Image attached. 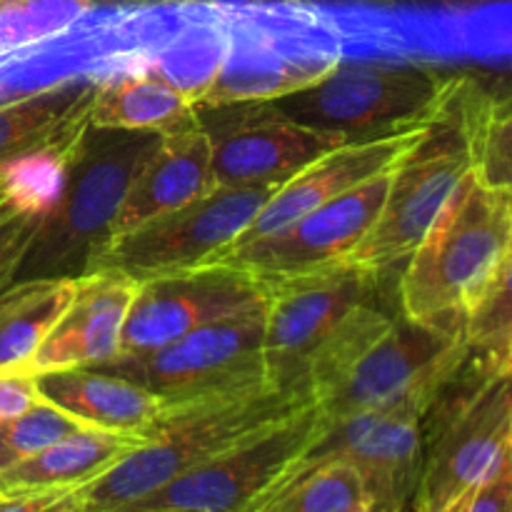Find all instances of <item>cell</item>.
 <instances>
[{
  "instance_id": "cell-1",
  "label": "cell",
  "mask_w": 512,
  "mask_h": 512,
  "mask_svg": "<svg viewBox=\"0 0 512 512\" xmlns=\"http://www.w3.org/2000/svg\"><path fill=\"white\" fill-rule=\"evenodd\" d=\"M512 263V193L465 175L400 275V313L463 323V313Z\"/></svg>"
},
{
  "instance_id": "cell-2",
  "label": "cell",
  "mask_w": 512,
  "mask_h": 512,
  "mask_svg": "<svg viewBox=\"0 0 512 512\" xmlns=\"http://www.w3.org/2000/svg\"><path fill=\"white\" fill-rule=\"evenodd\" d=\"M148 130L88 123L65 170L63 190L45 213L15 280L83 278L113 235L130 183L158 145Z\"/></svg>"
},
{
  "instance_id": "cell-3",
  "label": "cell",
  "mask_w": 512,
  "mask_h": 512,
  "mask_svg": "<svg viewBox=\"0 0 512 512\" xmlns=\"http://www.w3.org/2000/svg\"><path fill=\"white\" fill-rule=\"evenodd\" d=\"M310 403L308 395L260 388L233 398L165 408L148 443L83 485L85 512L130 508Z\"/></svg>"
},
{
  "instance_id": "cell-4",
  "label": "cell",
  "mask_w": 512,
  "mask_h": 512,
  "mask_svg": "<svg viewBox=\"0 0 512 512\" xmlns=\"http://www.w3.org/2000/svg\"><path fill=\"white\" fill-rule=\"evenodd\" d=\"M460 75L418 63H345L270 103L290 120L345 145L420 133L440 120Z\"/></svg>"
},
{
  "instance_id": "cell-5",
  "label": "cell",
  "mask_w": 512,
  "mask_h": 512,
  "mask_svg": "<svg viewBox=\"0 0 512 512\" xmlns=\"http://www.w3.org/2000/svg\"><path fill=\"white\" fill-rule=\"evenodd\" d=\"M215 5L230 43L223 68L203 103L283 98L320 80L345 60L338 25L305 3Z\"/></svg>"
},
{
  "instance_id": "cell-6",
  "label": "cell",
  "mask_w": 512,
  "mask_h": 512,
  "mask_svg": "<svg viewBox=\"0 0 512 512\" xmlns=\"http://www.w3.org/2000/svg\"><path fill=\"white\" fill-rule=\"evenodd\" d=\"M468 363L463 323L390 315L330 388L315 398L328 420L368 410L410 408L425 418L440 390Z\"/></svg>"
},
{
  "instance_id": "cell-7",
  "label": "cell",
  "mask_w": 512,
  "mask_h": 512,
  "mask_svg": "<svg viewBox=\"0 0 512 512\" xmlns=\"http://www.w3.org/2000/svg\"><path fill=\"white\" fill-rule=\"evenodd\" d=\"M465 375L460 385L453 378V398L443 388L425 413L430 428L413 498L420 512H443L512 458V373H488L468 360Z\"/></svg>"
},
{
  "instance_id": "cell-8",
  "label": "cell",
  "mask_w": 512,
  "mask_h": 512,
  "mask_svg": "<svg viewBox=\"0 0 512 512\" xmlns=\"http://www.w3.org/2000/svg\"><path fill=\"white\" fill-rule=\"evenodd\" d=\"M265 305L203 325L143 355H118L100 368L125 375L163 400L165 408L270 388L263 358Z\"/></svg>"
},
{
  "instance_id": "cell-9",
  "label": "cell",
  "mask_w": 512,
  "mask_h": 512,
  "mask_svg": "<svg viewBox=\"0 0 512 512\" xmlns=\"http://www.w3.org/2000/svg\"><path fill=\"white\" fill-rule=\"evenodd\" d=\"M273 190L268 185H215L193 203L155 215L138 228L110 238L90 273L118 270L145 283L218 263L220 255L250 228Z\"/></svg>"
},
{
  "instance_id": "cell-10",
  "label": "cell",
  "mask_w": 512,
  "mask_h": 512,
  "mask_svg": "<svg viewBox=\"0 0 512 512\" xmlns=\"http://www.w3.org/2000/svg\"><path fill=\"white\" fill-rule=\"evenodd\" d=\"M375 278V273L345 260L310 273L263 280V358L270 388L310 398V363L350 315L373 300Z\"/></svg>"
},
{
  "instance_id": "cell-11",
  "label": "cell",
  "mask_w": 512,
  "mask_h": 512,
  "mask_svg": "<svg viewBox=\"0 0 512 512\" xmlns=\"http://www.w3.org/2000/svg\"><path fill=\"white\" fill-rule=\"evenodd\" d=\"M328 425L315 403L275 420L210 463L180 475L130 508L253 512Z\"/></svg>"
},
{
  "instance_id": "cell-12",
  "label": "cell",
  "mask_w": 512,
  "mask_h": 512,
  "mask_svg": "<svg viewBox=\"0 0 512 512\" xmlns=\"http://www.w3.org/2000/svg\"><path fill=\"white\" fill-rule=\"evenodd\" d=\"M470 173V158L448 113L390 170L388 193L350 263L380 275L405 263Z\"/></svg>"
},
{
  "instance_id": "cell-13",
  "label": "cell",
  "mask_w": 512,
  "mask_h": 512,
  "mask_svg": "<svg viewBox=\"0 0 512 512\" xmlns=\"http://www.w3.org/2000/svg\"><path fill=\"white\" fill-rule=\"evenodd\" d=\"M195 110L210 145L215 185L278 188L315 158L345 145L338 135L295 123L270 100L200 103Z\"/></svg>"
},
{
  "instance_id": "cell-14",
  "label": "cell",
  "mask_w": 512,
  "mask_h": 512,
  "mask_svg": "<svg viewBox=\"0 0 512 512\" xmlns=\"http://www.w3.org/2000/svg\"><path fill=\"white\" fill-rule=\"evenodd\" d=\"M423 423V415L410 408L368 410L328 420L320 438L278 485L305 470L340 460L363 480L370 512H405L423 473Z\"/></svg>"
},
{
  "instance_id": "cell-15",
  "label": "cell",
  "mask_w": 512,
  "mask_h": 512,
  "mask_svg": "<svg viewBox=\"0 0 512 512\" xmlns=\"http://www.w3.org/2000/svg\"><path fill=\"white\" fill-rule=\"evenodd\" d=\"M263 305V280L230 263H210L190 273L145 280L125 318L118 355L150 353L203 325Z\"/></svg>"
},
{
  "instance_id": "cell-16",
  "label": "cell",
  "mask_w": 512,
  "mask_h": 512,
  "mask_svg": "<svg viewBox=\"0 0 512 512\" xmlns=\"http://www.w3.org/2000/svg\"><path fill=\"white\" fill-rule=\"evenodd\" d=\"M390 173L300 215L275 233L245 240L220 255L218 263L238 265L260 280L288 278L350 260L373 228L388 193Z\"/></svg>"
},
{
  "instance_id": "cell-17",
  "label": "cell",
  "mask_w": 512,
  "mask_h": 512,
  "mask_svg": "<svg viewBox=\"0 0 512 512\" xmlns=\"http://www.w3.org/2000/svg\"><path fill=\"white\" fill-rule=\"evenodd\" d=\"M138 288V280L118 270H93L78 278L73 298L30 358L28 368L40 375L90 368L118 358L123 325Z\"/></svg>"
},
{
  "instance_id": "cell-18",
  "label": "cell",
  "mask_w": 512,
  "mask_h": 512,
  "mask_svg": "<svg viewBox=\"0 0 512 512\" xmlns=\"http://www.w3.org/2000/svg\"><path fill=\"white\" fill-rule=\"evenodd\" d=\"M423 135L425 130H420V133H403L393 135V138L368 140V143H348L328 150L270 193V198L265 200L250 228L240 235L238 243L275 233L300 215L358 188L365 180L390 173L420 143Z\"/></svg>"
},
{
  "instance_id": "cell-19",
  "label": "cell",
  "mask_w": 512,
  "mask_h": 512,
  "mask_svg": "<svg viewBox=\"0 0 512 512\" xmlns=\"http://www.w3.org/2000/svg\"><path fill=\"white\" fill-rule=\"evenodd\" d=\"M35 380L40 398L68 413L85 428L150 440V433L165 413L158 395L100 365L53 370L35 375Z\"/></svg>"
},
{
  "instance_id": "cell-20",
  "label": "cell",
  "mask_w": 512,
  "mask_h": 512,
  "mask_svg": "<svg viewBox=\"0 0 512 512\" xmlns=\"http://www.w3.org/2000/svg\"><path fill=\"white\" fill-rule=\"evenodd\" d=\"M213 188L210 145L203 130L160 135L158 145L138 170L120 203L110 238L138 228L155 215L183 208Z\"/></svg>"
},
{
  "instance_id": "cell-21",
  "label": "cell",
  "mask_w": 512,
  "mask_h": 512,
  "mask_svg": "<svg viewBox=\"0 0 512 512\" xmlns=\"http://www.w3.org/2000/svg\"><path fill=\"white\" fill-rule=\"evenodd\" d=\"M145 443L148 440L138 438V435L80 428L60 438L58 443L40 450L33 458L3 470L0 473V495L83 488Z\"/></svg>"
},
{
  "instance_id": "cell-22",
  "label": "cell",
  "mask_w": 512,
  "mask_h": 512,
  "mask_svg": "<svg viewBox=\"0 0 512 512\" xmlns=\"http://www.w3.org/2000/svg\"><path fill=\"white\" fill-rule=\"evenodd\" d=\"M88 123L93 128L148 130L158 135L200 128L193 100L145 73H115L100 80L90 100Z\"/></svg>"
},
{
  "instance_id": "cell-23",
  "label": "cell",
  "mask_w": 512,
  "mask_h": 512,
  "mask_svg": "<svg viewBox=\"0 0 512 512\" xmlns=\"http://www.w3.org/2000/svg\"><path fill=\"white\" fill-rule=\"evenodd\" d=\"M98 83L95 78H75L0 103V165L88 128L90 100Z\"/></svg>"
},
{
  "instance_id": "cell-24",
  "label": "cell",
  "mask_w": 512,
  "mask_h": 512,
  "mask_svg": "<svg viewBox=\"0 0 512 512\" xmlns=\"http://www.w3.org/2000/svg\"><path fill=\"white\" fill-rule=\"evenodd\" d=\"M448 118L458 128L470 158V173L490 188L510 190L512 110L508 95H498L480 80L460 75Z\"/></svg>"
},
{
  "instance_id": "cell-25",
  "label": "cell",
  "mask_w": 512,
  "mask_h": 512,
  "mask_svg": "<svg viewBox=\"0 0 512 512\" xmlns=\"http://www.w3.org/2000/svg\"><path fill=\"white\" fill-rule=\"evenodd\" d=\"M228 43V28L218 5L193 0L185 23L150 55L140 73L155 75L198 105L223 68Z\"/></svg>"
},
{
  "instance_id": "cell-26",
  "label": "cell",
  "mask_w": 512,
  "mask_h": 512,
  "mask_svg": "<svg viewBox=\"0 0 512 512\" xmlns=\"http://www.w3.org/2000/svg\"><path fill=\"white\" fill-rule=\"evenodd\" d=\"M78 278L15 280L0 293V368L28 365L63 315Z\"/></svg>"
},
{
  "instance_id": "cell-27",
  "label": "cell",
  "mask_w": 512,
  "mask_h": 512,
  "mask_svg": "<svg viewBox=\"0 0 512 512\" xmlns=\"http://www.w3.org/2000/svg\"><path fill=\"white\" fill-rule=\"evenodd\" d=\"M253 512H370V503L360 475L330 460L285 480Z\"/></svg>"
},
{
  "instance_id": "cell-28",
  "label": "cell",
  "mask_w": 512,
  "mask_h": 512,
  "mask_svg": "<svg viewBox=\"0 0 512 512\" xmlns=\"http://www.w3.org/2000/svg\"><path fill=\"white\" fill-rule=\"evenodd\" d=\"M512 263L505 265L488 288L463 313L468 360L488 373H512Z\"/></svg>"
},
{
  "instance_id": "cell-29",
  "label": "cell",
  "mask_w": 512,
  "mask_h": 512,
  "mask_svg": "<svg viewBox=\"0 0 512 512\" xmlns=\"http://www.w3.org/2000/svg\"><path fill=\"white\" fill-rule=\"evenodd\" d=\"M90 8V0H15L5 5L0 8V55L55 38Z\"/></svg>"
},
{
  "instance_id": "cell-30",
  "label": "cell",
  "mask_w": 512,
  "mask_h": 512,
  "mask_svg": "<svg viewBox=\"0 0 512 512\" xmlns=\"http://www.w3.org/2000/svg\"><path fill=\"white\" fill-rule=\"evenodd\" d=\"M80 428L85 425L43 398L25 413L0 420V473L33 458L40 450Z\"/></svg>"
},
{
  "instance_id": "cell-31",
  "label": "cell",
  "mask_w": 512,
  "mask_h": 512,
  "mask_svg": "<svg viewBox=\"0 0 512 512\" xmlns=\"http://www.w3.org/2000/svg\"><path fill=\"white\" fill-rule=\"evenodd\" d=\"M45 213L30 210L0 188V293L18 278V270L38 235Z\"/></svg>"
},
{
  "instance_id": "cell-32",
  "label": "cell",
  "mask_w": 512,
  "mask_h": 512,
  "mask_svg": "<svg viewBox=\"0 0 512 512\" xmlns=\"http://www.w3.org/2000/svg\"><path fill=\"white\" fill-rule=\"evenodd\" d=\"M443 512H512V458Z\"/></svg>"
},
{
  "instance_id": "cell-33",
  "label": "cell",
  "mask_w": 512,
  "mask_h": 512,
  "mask_svg": "<svg viewBox=\"0 0 512 512\" xmlns=\"http://www.w3.org/2000/svg\"><path fill=\"white\" fill-rule=\"evenodd\" d=\"M0 512H85L83 488L0 495Z\"/></svg>"
},
{
  "instance_id": "cell-34",
  "label": "cell",
  "mask_w": 512,
  "mask_h": 512,
  "mask_svg": "<svg viewBox=\"0 0 512 512\" xmlns=\"http://www.w3.org/2000/svg\"><path fill=\"white\" fill-rule=\"evenodd\" d=\"M38 400V380L28 365L0 368V420L25 413Z\"/></svg>"
},
{
  "instance_id": "cell-35",
  "label": "cell",
  "mask_w": 512,
  "mask_h": 512,
  "mask_svg": "<svg viewBox=\"0 0 512 512\" xmlns=\"http://www.w3.org/2000/svg\"><path fill=\"white\" fill-rule=\"evenodd\" d=\"M100 512H203L190 508H120V510H100Z\"/></svg>"
},
{
  "instance_id": "cell-36",
  "label": "cell",
  "mask_w": 512,
  "mask_h": 512,
  "mask_svg": "<svg viewBox=\"0 0 512 512\" xmlns=\"http://www.w3.org/2000/svg\"><path fill=\"white\" fill-rule=\"evenodd\" d=\"M200 3H278V0H200ZM288 3H305V0H288Z\"/></svg>"
},
{
  "instance_id": "cell-37",
  "label": "cell",
  "mask_w": 512,
  "mask_h": 512,
  "mask_svg": "<svg viewBox=\"0 0 512 512\" xmlns=\"http://www.w3.org/2000/svg\"><path fill=\"white\" fill-rule=\"evenodd\" d=\"M93 5H118V3H140V0H90Z\"/></svg>"
},
{
  "instance_id": "cell-38",
  "label": "cell",
  "mask_w": 512,
  "mask_h": 512,
  "mask_svg": "<svg viewBox=\"0 0 512 512\" xmlns=\"http://www.w3.org/2000/svg\"><path fill=\"white\" fill-rule=\"evenodd\" d=\"M10 3H15V0H0V8H5V5H10Z\"/></svg>"
},
{
  "instance_id": "cell-39",
  "label": "cell",
  "mask_w": 512,
  "mask_h": 512,
  "mask_svg": "<svg viewBox=\"0 0 512 512\" xmlns=\"http://www.w3.org/2000/svg\"><path fill=\"white\" fill-rule=\"evenodd\" d=\"M415 512H420V510H415Z\"/></svg>"
}]
</instances>
